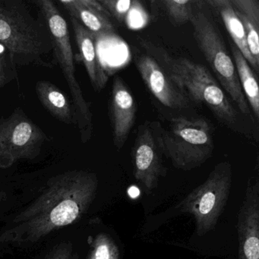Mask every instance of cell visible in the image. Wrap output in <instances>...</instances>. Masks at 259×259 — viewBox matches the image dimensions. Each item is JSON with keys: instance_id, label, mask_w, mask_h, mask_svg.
I'll return each mask as SVG.
<instances>
[{"instance_id": "13", "label": "cell", "mask_w": 259, "mask_h": 259, "mask_svg": "<svg viewBox=\"0 0 259 259\" xmlns=\"http://www.w3.org/2000/svg\"><path fill=\"white\" fill-rule=\"evenodd\" d=\"M59 4L94 36L107 37L115 34V28L107 10L96 0H60Z\"/></svg>"}, {"instance_id": "22", "label": "cell", "mask_w": 259, "mask_h": 259, "mask_svg": "<svg viewBox=\"0 0 259 259\" xmlns=\"http://www.w3.org/2000/svg\"><path fill=\"white\" fill-rule=\"evenodd\" d=\"M16 77V65L13 63L7 50L0 45V89Z\"/></svg>"}, {"instance_id": "24", "label": "cell", "mask_w": 259, "mask_h": 259, "mask_svg": "<svg viewBox=\"0 0 259 259\" xmlns=\"http://www.w3.org/2000/svg\"><path fill=\"white\" fill-rule=\"evenodd\" d=\"M6 197H7V194H6V192H3V191H0V202L4 201V200L5 199Z\"/></svg>"}, {"instance_id": "4", "label": "cell", "mask_w": 259, "mask_h": 259, "mask_svg": "<svg viewBox=\"0 0 259 259\" xmlns=\"http://www.w3.org/2000/svg\"><path fill=\"white\" fill-rule=\"evenodd\" d=\"M157 55L163 60V69L179 90L205 104L221 122L236 130L237 112L205 67L189 59L174 58L166 53Z\"/></svg>"}, {"instance_id": "5", "label": "cell", "mask_w": 259, "mask_h": 259, "mask_svg": "<svg viewBox=\"0 0 259 259\" xmlns=\"http://www.w3.org/2000/svg\"><path fill=\"white\" fill-rule=\"evenodd\" d=\"M157 145L177 169L191 170L205 163L213 154L211 127L203 118H172L166 130L160 128Z\"/></svg>"}, {"instance_id": "21", "label": "cell", "mask_w": 259, "mask_h": 259, "mask_svg": "<svg viewBox=\"0 0 259 259\" xmlns=\"http://www.w3.org/2000/svg\"><path fill=\"white\" fill-rule=\"evenodd\" d=\"M163 5L166 13L172 22L177 25H181L187 22H190L193 16L192 5L193 1L190 0H166Z\"/></svg>"}, {"instance_id": "6", "label": "cell", "mask_w": 259, "mask_h": 259, "mask_svg": "<svg viewBox=\"0 0 259 259\" xmlns=\"http://www.w3.org/2000/svg\"><path fill=\"white\" fill-rule=\"evenodd\" d=\"M231 184V165L222 162L215 166L204 183L177 205L182 213L194 217L198 236L207 234L216 227L228 201Z\"/></svg>"}, {"instance_id": "15", "label": "cell", "mask_w": 259, "mask_h": 259, "mask_svg": "<svg viewBox=\"0 0 259 259\" xmlns=\"http://www.w3.org/2000/svg\"><path fill=\"white\" fill-rule=\"evenodd\" d=\"M35 91L42 105L54 118L67 125H76L73 105L57 86L49 81H39Z\"/></svg>"}, {"instance_id": "7", "label": "cell", "mask_w": 259, "mask_h": 259, "mask_svg": "<svg viewBox=\"0 0 259 259\" xmlns=\"http://www.w3.org/2000/svg\"><path fill=\"white\" fill-rule=\"evenodd\" d=\"M190 22L198 46L221 87L224 88L243 114H250L249 106L242 92L233 59L229 55L216 27L202 11L194 14Z\"/></svg>"}, {"instance_id": "11", "label": "cell", "mask_w": 259, "mask_h": 259, "mask_svg": "<svg viewBox=\"0 0 259 259\" xmlns=\"http://www.w3.org/2000/svg\"><path fill=\"white\" fill-rule=\"evenodd\" d=\"M136 66L142 79L156 99L174 110L186 108L189 101L171 81L163 67L151 56H139Z\"/></svg>"}, {"instance_id": "16", "label": "cell", "mask_w": 259, "mask_h": 259, "mask_svg": "<svg viewBox=\"0 0 259 259\" xmlns=\"http://www.w3.org/2000/svg\"><path fill=\"white\" fill-rule=\"evenodd\" d=\"M230 3L242 22L250 54L259 68V2L257 0H230Z\"/></svg>"}, {"instance_id": "17", "label": "cell", "mask_w": 259, "mask_h": 259, "mask_svg": "<svg viewBox=\"0 0 259 259\" xmlns=\"http://www.w3.org/2000/svg\"><path fill=\"white\" fill-rule=\"evenodd\" d=\"M207 4L215 11L218 12L234 43L235 47L240 51L244 58L249 64L250 67H252L256 72H258V68L254 64V60L248 51L242 22L235 13L230 0H210Z\"/></svg>"}, {"instance_id": "23", "label": "cell", "mask_w": 259, "mask_h": 259, "mask_svg": "<svg viewBox=\"0 0 259 259\" xmlns=\"http://www.w3.org/2000/svg\"><path fill=\"white\" fill-rule=\"evenodd\" d=\"M45 259H80L69 242H63L54 247Z\"/></svg>"}, {"instance_id": "19", "label": "cell", "mask_w": 259, "mask_h": 259, "mask_svg": "<svg viewBox=\"0 0 259 259\" xmlns=\"http://www.w3.org/2000/svg\"><path fill=\"white\" fill-rule=\"evenodd\" d=\"M231 51L233 61L237 72L242 92L248 105L252 110L253 114L258 119L259 89L257 78L247 60L234 45H231Z\"/></svg>"}, {"instance_id": "1", "label": "cell", "mask_w": 259, "mask_h": 259, "mask_svg": "<svg viewBox=\"0 0 259 259\" xmlns=\"http://www.w3.org/2000/svg\"><path fill=\"white\" fill-rule=\"evenodd\" d=\"M96 174L72 170L48 180L38 198L13 221L3 233L2 242L34 243L54 230L78 222L96 196Z\"/></svg>"}, {"instance_id": "3", "label": "cell", "mask_w": 259, "mask_h": 259, "mask_svg": "<svg viewBox=\"0 0 259 259\" xmlns=\"http://www.w3.org/2000/svg\"><path fill=\"white\" fill-rule=\"evenodd\" d=\"M34 4L40 9L51 35L53 56L65 77L72 96L76 125L83 143H87L93 135V122L91 105L83 95L75 76L74 54L71 45L69 27L61 12L51 0H37Z\"/></svg>"}, {"instance_id": "18", "label": "cell", "mask_w": 259, "mask_h": 259, "mask_svg": "<svg viewBox=\"0 0 259 259\" xmlns=\"http://www.w3.org/2000/svg\"><path fill=\"white\" fill-rule=\"evenodd\" d=\"M110 16L130 29L142 28L149 22V16L140 2L135 0H100Z\"/></svg>"}, {"instance_id": "20", "label": "cell", "mask_w": 259, "mask_h": 259, "mask_svg": "<svg viewBox=\"0 0 259 259\" xmlns=\"http://www.w3.org/2000/svg\"><path fill=\"white\" fill-rule=\"evenodd\" d=\"M88 259H119V248L109 235L99 233L94 239Z\"/></svg>"}, {"instance_id": "10", "label": "cell", "mask_w": 259, "mask_h": 259, "mask_svg": "<svg viewBox=\"0 0 259 259\" xmlns=\"http://www.w3.org/2000/svg\"><path fill=\"white\" fill-rule=\"evenodd\" d=\"M239 259H259V182L250 178L238 212Z\"/></svg>"}, {"instance_id": "2", "label": "cell", "mask_w": 259, "mask_h": 259, "mask_svg": "<svg viewBox=\"0 0 259 259\" xmlns=\"http://www.w3.org/2000/svg\"><path fill=\"white\" fill-rule=\"evenodd\" d=\"M0 45L16 66L54 67L48 60L53 46L46 22L35 19L22 0H0Z\"/></svg>"}, {"instance_id": "12", "label": "cell", "mask_w": 259, "mask_h": 259, "mask_svg": "<svg viewBox=\"0 0 259 259\" xmlns=\"http://www.w3.org/2000/svg\"><path fill=\"white\" fill-rule=\"evenodd\" d=\"M136 106L134 98L122 78H116L112 89L110 118L113 143L118 150L125 145L136 119Z\"/></svg>"}, {"instance_id": "8", "label": "cell", "mask_w": 259, "mask_h": 259, "mask_svg": "<svg viewBox=\"0 0 259 259\" xmlns=\"http://www.w3.org/2000/svg\"><path fill=\"white\" fill-rule=\"evenodd\" d=\"M47 141L46 134L22 109H16L9 117L0 119V167L36 158Z\"/></svg>"}, {"instance_id": "9", "label": "cell", "mask_w": 259, "mask_h": 259, "mask_svg": "<svg viewBox=\"0 0 259 259\" xmlns=\"http://www.w3.org/2000/svg\"><path fill=\"white\" fill-rule=\"evenodd\" d=\"M161 154L151 128L141 127L133 149L134 177L146 194L156 189L160 177L166 176Z\"/></svg>"}, {"instance_id": "14", "label": "cell", "mask_w": 259, "mask_h": 259, "mask_svg": "<svg viewBox=\"0 0 259 259\" xmlns=\"http://www.w3.org/2000/svg\"><path fill=\"white\" fill-rule=\"evenodd\" d=\"M70 18L75 42L80 53V58L84 65L92 87L100 92L105 87L108 76L100 63L95 48V37L79 22Z\"/></svg>"}]
</instances>
